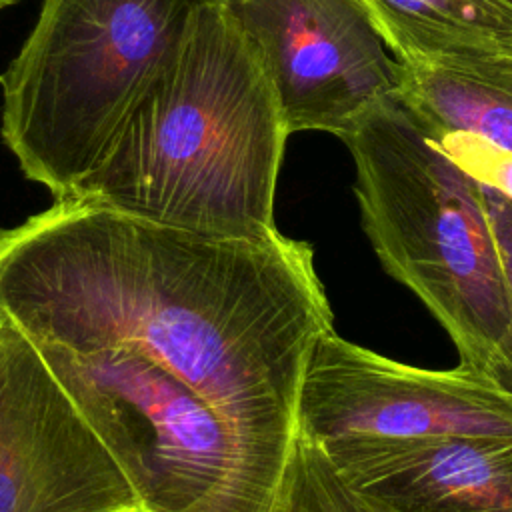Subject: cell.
Listing matches in <instances>:
<instances>
[{"mask_svg":"<svg viewBox=\"0 0 512 512\" xmlns=\"http://www.w3.org/2000/svg\"><path fill=\"white\" fill-rule=\"evenodd\" d=\"M0 314L32 342L130 348L282 450L308 356L334 328L308 242L196 234L74 198L0 228Z\"/></svg>","mask_w":512,"mask_h":512,"instance_id":"cell-1","label":"cell"},{"mask_svg":"<svg viewBox=\"0 0 512 512\" xmlns=\"http://www.w3.org/2000/svg\"><path fill=\"white\" fill-rule=\"evenodd\" d=\"M290 132L224 0L198 4L148 88L66 198L196 234L266 240Z\"/></svg>","mask_w":512,"mask_h":512,"instance_id":"cell-2","label":"cell"},{"mask_svg":"<svg viewBox=\"0 0 512 512\" xmlns=\"http://www.w3.org/2000/svg\"><path fill=\"white\" fill-rule=\"evenodd\" d=\"M382 268L446 330L460 364L512 390V320L482 184L390 96L342 138Z\"/></svg>","mask_w":512,"mask_h":512,"instance_id":"cell-3","label":"cell"},{"mask_svg":"<svg viewBox=\"0 0 512 512\" xmlns=\"http://www.w3.org/2000/svg\"><path fill=\"white\" fill-rule=\"evenodd\" d=\"M206 0H44L0 74L2 140L28 180L66 198Z\"/></svg>","mask_w":512,"mask_h":512,"instance_id":"cell-4","label":"cell"},{"mask_svg":"<svg viewBox=\"0 0 512 512\" xmlns=\"http://www.w3.org/2000/svg\"><path fill=\"white\" fill-rule=\"evenodd\" d=\"M146 512H268L290 450L130 348L34 342Z\"/></svg>","mask_w":512,"mask_h":512,"instance_id":"cell-5","label":"cell"},{"mask_svg":"<svg viewBox=\"0 0 512 512\" xmlns=\"http://www.w3.org/2000/svg\"><path fill=\"white\" fill-rule=\"evenodd\" d=\"M296 434L318 446L344 438L508 436L512 390L466 364L430 370L392 360L332 328L308 356Z\"/></svg>","mask_w":512,"mask_h":512,"instance_id":"cell-6","label":"cell"},{"mask_svg":"<svg viewBox=\"0 0 512 512\" xmlns=\"http://www.w3.org/2000/svg\"><path fill=\"white\" fill-rule=\"evenodd\" d=\"M138 508L36 344L0 314V512Z\"/></svg>","mask_w":512,"mask_h":512,"instance_id":"cell-7","label":"cell"},{"mask_svg":"<svg viewBox=\"0 0 512 512\" xmlns=\"http://www.w3.org/2000/svg\"><path fill=\"white\" fill-rule=\"evenodd\" d=\"M254 42L288 132L340 140L398 94L400 64L360 0H224Z\"/></svg>","mask_w":512,"mask_h":512,"instance_id":"cell-8","label":"cell"},{"mask_svg":"<svg viewBox=\"0 0 512 512\" xmlns=\"http://www.w3.org/2000/svg\"><path fill=\"white\" fill-rule=\"evenodd\" d=\"M320 448L378 512H512V434L344 438Z\"/></svg>","mask_w":512,"mask_h":512,"instance_id":"cell-9","label":"cell"},{"mask_svg":"<svg viewBox=\"0 0 512 512\" xmlns=\"http://www.w3.org/2000/svg\"><path fill=\"white\" fill-rule=\"evenodd\" d=\"M398 98L434 138L464 136L512 156V56L398 60Z\"/></svg>","mask_w":512,"mask_h":512,"instance_id":"cell-10","label":"cell"},{"mask_svg":"<svg viewBox=\"0 0 512 512\" xmlns=\"http://www.w3.org/2000/svg\"><path fill=\"white\" fill-rule=\"evenodd\" d=\"M396 60L512 56V0H360Z\"/></svg>","mask_w":512,"mask_h":512,"instance_id":"cell-11","label":"cell"},{"mask_svg":"<svg viewBox=\"0 0 512 512\" xmlns=\"http://www.w3.org/2000/svg\"><path fill=\"white\" fill-rule=\"evenodd\" d=\"M268 512H378L340 476L320 446L296 434Z\"/></svg>","mask_w":512,"mask_h":512,"instance_id":"cell-12","label":"cell"},{"mask_svg":"<svg viewBox=\"0 0 512 512\" xmlns=\"http://www.w3.org/2000/svg\"><path fill=\"white\" fill-rule=\"evenodd\" d=\"M482 192H484L488 216H490L498 252H500L508 310H510V320H512V198L492 186H486V184H482Z\"/></svg>","mask_w":512,"mask_h":512,"instance_id":"cell-13","label":"cell"},{"mask_svg":"<svg viewBox=\"0 0 512 512\" xmlns=\"http://www.w3.org/2000/svg\"><path fill=\"white\" fill-rule=\"evenodd\" d=\"M18 0H0V10L2 8H6V6H10V4H16Z\"/></svg>","mask_w":512,"mask_h":512,"instance_id":"cell-14","label":"cell"},{"mask_svg":"<svg viewBox=\"0 0 512 512\" xmlns=\"http://www.w3.org/2000/svg\"><path fill=\"white\" fill-rule=\"evenodd\" d=\"M132 512H146V510H142V508H138V510H132Z\"/></svg>","mask_w":512,"mask_h":512,"instance_id":"cell-15","label":"cell"}]
</instances>
